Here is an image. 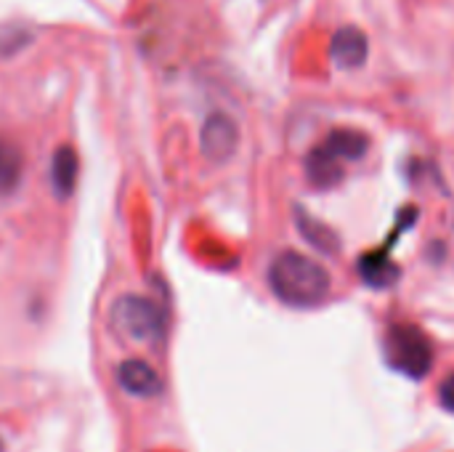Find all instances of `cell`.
I'll return each mask as SVG.
<instances>
[{
  "label": "cell",
  "mask_w": 454,
  "mask_h": 452,
  "mask_svg": "<svg viewBox=\"0 0 454 452\" xmlns=\"http://www.w3.org/2000/svg\"><path fill=\"white\" fill-rule=\"evenodd\" d=\"M266 280H269L271 293L285 306H293V309H314L325 304L333 290L330 272L319 261L298 250L277 253L269 264Z\"/></svg>",
  "instance_id": "cell-1"
},
{
  "label": "cell",
  "mask_w": 454,
  "mask_h": 452,
  "mask_svg": "<svg viewBox=\"0 0 454 452\" xmlns=\"http://www.w3.org/2000/svg\"><path fill=\"white\" fill-rule=\"evenodd\" d=\"M383 352L388 368L410 381H423L434 368V344L415 325H404V322L391 325L386 333Z\"/></svg>",
  "instance_id": "cell-2"
},
{
  "label": "cell",
  "mask_w": 454,
  "mask_h": 452,
  "mask_svg": "<svg viewBox=\"0 0 454 452\" xmlns=\"http://www.w3.org/2000/svg\"><path fill=\"white\" fill-rule=\"evenodd\" d=\"M112 325L125 338L162 344L168 336V309L152 296H122L112 306Z\"/></svg>",
  "instance_id": "cell-3"
},
{
  "label": "cell",
  "mask_w": 454,
  "mask_h": 452,
  "mask_svg": "<svg viewBox=\"0 0 454 452\" xmlns=\"http://www.w3.org/2000/svg\"><path fill=\"white\" fill-rule=\"evenodd\" d=\"M200 144H202V155L210 163H226L231 160V155L237 152L239 144V128L237 123L223 115V112H213L200 133Z\"/></svg>",
  "instance_id": "cell-4"
},
{
  "label": "cell",
  "mask_w": 454,
  "mask_h": 452,
  "mask_svg": "<svg viewBox=\"0 0 454 452\" xmlns=\"http://www.w3.org/2000/svg\"><path fill=\"white\" fill-rule=\"evenodd\" d=\"M370 56V40L359 27H340L330 43V59L340 69H356Z\"/></svg>",
  "instance_id": "cell-5"
},
{
  "label": "cell",
  "mask_w": 454,
  "mask_h": 452,
  "mask_svg": "<svg viewBox=\"0 0 454 452\" xmlns=\"http://www.w3.org/2000/svg\"><path fill=\"white\" fill-rule=\"evenodd\" d=\"M117 384L125 394H130L136 400H149L162 392V381H160L157 370L152 365H146L144 360L122 362L117 368Z\"/></svg>",
  "instance_id": "cell-6"
},
{
  "label": "cell",
  "mask_w": 454,
  "mask_h": 452,
  "mask_svg": "<svg viewBox=\"0 0 454 452\" xmlns=\"http://www.w3.org/2000/svg\"><path fill=\"white\" fill-rule=\"evenodd\" d=\"M306 178L319 189H330L343 178V163L319 144L306 157Z\"/></svg>",
  "instance_id": "cell-7"
},
{
  "label": "cell",
  "mask_w": 454,
  "mask_h": 452,
  "mask_svg": "<svg viewBox=\"0 0 454 452\" xmlns=\"http://www.w3.org/2000/svg\"><path fill=\"white\" fill-rule=\"evenodd\" d=\"M322 147H325L327 152H333L340 163H346V160H362V157L367 155V149H370V139H367V133H362V131L338 128V131H333V133L322 141Z\"/></svg>",
  "instance_id": "cell-8"
},
{
  "label": "cell",
  "mask_w": 454,
  "mask_h": 452,
  "mask_svg": "<svg viewBox=\"0 0 454 452\" xmlns=\"http://www.w3.org/2000/svg\"><path fill=\"white\" fill-rule=\"evenodd\" d=\"M359 274L370 288H388L396 282L399 277V266L391 261L388 256V245L386 250H375V253H364L359 261Z\"/></svg>",
  "instance_id": "cell-9"
},
{
  "label": "cell",
  "mask_w": 454,
  "mask_h": 452,
  "mask_svg": "<svg viewBox=\"0 0 454 452\" xmlns=\"http://www.w3.org/2000/svg\"><path fill=\"white\" fill-rule=\"evenodd\" d=\"M77 170H80L77 152L69 144L59 147L56 155H53V163H51V181H53V189H56L59 197H69L74 192Z\"/></svg>",
  "instance_id": "cell-10"
},
{
  "label": "cell",
  "mask_w": 454,
  "mask_h": 452,
  "mask_svg": "<svg viewBox=\"0 0 454 452\" xmlns=\"http://www.w3.org/2000/svg\"><path fill=\"white\" fill-rule=\"evenodd\" d=\"M21 173H24V160L19 147L5 136H0V194L16 192V186L21 184Z\"/></svg>",
  "instance_id": "cell-11"
},
{
  "label": "cell",
  "mask_w": 454,
  "mask_h": 452,
  "mask_svg": "<svg viewBox=\"0 0 454 452\" xmlns=\"http://www.w3.org/2000/svg\"><path fill=\"white\" fill-rule=\"evenodd\" d=\"M298 229H301V234L319 250V253H338L340 250V240H338V234L327 226V224H322V221H317L311 213H306V210H298Z\"/></svg>",
  "instance_id": "cell-12"
},
{
  "label": "cell",
  "mask_w": 454,
  "mask_h": 452,
  "mask_svg": "<svg viewBox=\"0 0 454 452\" xmlns=\"http://www.w3.org/2000/svg\"><path fill=\"white\" fill-rule=\"evenodd\" d=\"M35 37H37V32L32 27L21 24V21L0 27V56L3 59H11V56L21 53L27 45L35 43Z\"/></svg>",
  "instance_id": "cell-13"
},
{
  "label": "cell",
  "mask_w": 454,
  "mask_h": 452,
  "mask_svg": "<svg viewBox=\"0 0 454 452\" xmlns=\"http://www.w3.org/2000/svg\"><path fill=\"white\" fill-rule=\"evenodd\" d=\"M439 402H442L444 410L454 413V373L442 381V386H439Z\"/></svg>",
  "instance_id": "cell-14"
},
{
  "label": "cell",
  "mask_w": 454,
  "mask_h": 452,
  "mask_svg": "<svg viewBox=\"0 0 454 452\" xmlns=\"http://www.w3.org/2000/svg\"><path fill=\"white\" fill-rule=\"evenodd\" d=\"M0 452H3V442H0Z\"/></svg>",
  "instance_id": "cell-15"
}]
</instances>
